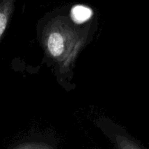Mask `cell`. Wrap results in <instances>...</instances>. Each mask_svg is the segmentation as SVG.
<instances>
[{
    "mask_svg": "<svg viewBox=\"0 0 149 149\" xmlns=\"http://www.w3.org/2000/svg\"><path fill=\"white\" fill-rule=\"evenodd\" d=\"M16 0H0V39L15 10Z\"/></svg>",
    "mask_w": 149,
    "mask_h": 149,
    "instance_id": "cell-2",
    "label": "cell"
},
{
    "mask_svg": "<svg viewBox=\"0 0 149 149\" xmlns=\"http://www.w3.org/2000/svg\"><path fill=\"white\" fill-rule=\"evenodd\" d=\"M116 141L118 149H141L129 138L122 135H117Z\"/></svg>",
    "mask_w": 149,
    "mask_h": 149,
    "instance_id": "cell-4",
    "label": "cell"
},
{
    "mask_svg": "<svg viewBox=\"0 0 149 149\" xmlns=\"http://www.w3.org/2000/svg\"><path fill=\"white\" fill-rule=\"evenodd\" d=\"M93 15V10L84 5H75L71 10V18L74 23H83Z\"/></svg>",
    "mask_w": 149,
    "mask_h": 149,
    "instance_id": "cell-3",
    "label": "cell"
},
{
    "mask_svg": "<svg viewBox=\"0 0 149 149\" xmlns=\"http://www.w3.org/2000/svg\"><path fill=\"white\" fill-rule=\"evenodd\" d=\"M84 42V35L66 16L53 17L44 29L42 44L45 52L62 73L72 68Z\"/></svg>",
    "mask_w": 149,
    "mask_h": 149,
    "instance_id": "cell-1",
    "label": "cell"
},
{
    "mask_svg": "<svg viewBox=\"0 0 149 149\" xmlns=\"http://www.w3.org/2000/svg\"><path fill=\"white\" fill-rule=\"evenodd\" d=\"M14 149H53V148L45 143L29 142L20 144Z\"/></svg>",
    "mask_w": 149,
    "mask_h": 149,
    "instance_id": "cell-5",
    "label": "cell"
}]
</instances>
